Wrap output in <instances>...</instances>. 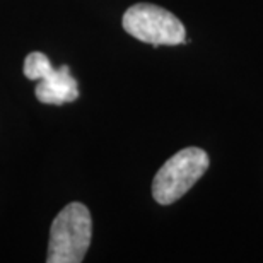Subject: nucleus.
I'll return each mask as SVG.
<instances>
[{
  "instance_id": "nucleus-2",
  "label": "nucleus",
  "mask_w": 263,
  "mask_h": 263,
  "mask_svg": "<svg viewBox=\"0 0 263 263\" xmlns=\"http://www.w3.org/2000/svg\"><path fill=\"white\" fill-rule=\"evenodd\" d=\"M209 154L200 147H185L170 157L152 181V197L159 205L178 202L207 173Z\"/></svg>"
},
{
  "instance_id": "nucleus-3",
  "label": "nucleus",
  "mask_w": 263,
  "mask_h": 263,
  "mask_svg": "<svg viewBox=\"0 0 263 263\" xmlns=\"http://www.w3.org/2000/svg\"><path fill=\"white\" fill-rule=\"evenodd\" d=\"M123 29L144 43L175 46L188 43L186 29L180 19L170 10L154 4H135L125 10Z\"/></svg>"
},
{
  "instance_id": "nucleus-1",
  "label": "nucleus",
  "mask_w": 263,
  "mask_h": 263,
  "mask_svg": "<svg viewBox=\"0 0 263 263\" xmlns=\"http://www.w3.org/2000/svg\"><path fill=\"white\" fill-rule=\"evenodd\" d=\"M92 238L91 212L84 203L65 205L50 229L48 263H81Z\"/></svg>"
},
{
  "instance_id": "nucleus-4",
  "label": "nucleus",
  "mask_w": 263,
  "mask_h": 263,
  "mask_svg": "<svg viewBox=\"0 0 263 263\" xmlns=\"http://www.w3.org/2000/svg\"><path fill=\"white\" fill-rule=\"evenodd\" d=\"M24 76L29 81H36V99L43 104H65L73 103L79 98V84L70 73L68 65L53 68L50 59L41 51H33L26 57Z\"/></svg>"
}]
</instances>
